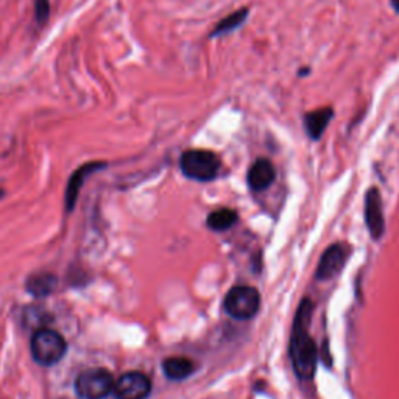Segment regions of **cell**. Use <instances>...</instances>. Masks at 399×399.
<instances>
[{
    "label": "cell",
    "instance_id": "cell-2",
    "mask_svg": "<svg viewBox=\"0 0 399 399\" xmlns=\"http://www.w3.org/2000/svg\"><path fill=\"white\" fill-rule=\"evenodd\" d=\"M181 170L195 181H211L220 172V159L209 150H187L181 155Z\"/></svg>",
    "mask_w": 399,
    "mask_h": 399
},
{
    "label": "cell",
    "instance_id": "cell-11",
    "mask_svg": "<svg viewBox=\"0 0 399 399\" xmlns=\"http://www.w3.org/2000/svg\"><path fill=\"white\" fill-rule=\"evenodd\" d=\"M103 165H105L103 163L84 164L83 167H80V169L74 173V175H72V178L69 181V186H68V192H66V208H68V211H70V209L74 208L80 189H82V186H83V181L88 178L92 172L101 169V167H103Z\"/></svg>",
    "mask_w": 399,
    "mask_h": 399
},
{
    "label": "cell",
    "instance_id": "cell-9",
    "mask_svg": "<svg viewBox=\"0 0 399 399\" xmlns=\"http://www.w3.org/2000/svg\"><path fill=\"white\" fill-rule=\"evenodd\" d=\"M274 177H277V172H274L273 164L268 159L260 158L250 167L246 179H248V184L253 191L260 192L265 191L273 183Z\"/></svg>",
    "mask_w": 399,
    "mask_h": 399
},
{
    "label": "cell",
    "instance_id": "cell-16",
    "mask_svg": "<svg viewBox=\"0 0 399 399\" xmlns=\"http://www.w3.org/2000/svg\"><path fill=\"white\" fill-rule=\"evenodd\" d=\"M34 20L39 25H44L50 16V2L49 0H34Z\"/></svg>",
    "mask_w": 399,
    "mask_h": 399
},
{
    "label": "cell",
    "instance_id": "cell-10",
    "mask_svg": "<svg viewBox=\"0 0 399 399\" xmlns=\"http://www.w3.org/2000/svg\"><path fill=\"white\" fill-rule=\"evenodd\" d=\"M332 118H334V110L329 106L310 111L304 115V129H306V133L312 141L320 139L324 133V129L328 128Z\"/></svg>",
    "mask_w": 399,
    "mask_h": 399
},
{
    "label": "cell",
    "instance_id": "cell-8",
    "mask_svg": "<svg viewBox=\"0 0 399 399\" xmlns=\"http://www.w3.org/2000/svg\"><path fill=\"white\" fill-rule=\"evenodd\" d=\"M346 260V250L343 245L336 243L329 246L328 250L323 253V256L320 259V264L317 268V278L318 279H329L336 274L340 273Z\"/></svg>",
    "mask_w": 399,
    "mask_h": 399
},
{
    "label": "cell",
    "instance_id": "cell-6",
    "mask_svg": "<svg viewBox=\"0 0 399 399\" xmlns=\"http://www.w3.org/2000/svg\"><path fill=\"white\" fill-rule=\"evenodd\" d=\"M151 391V382L141 372H129L114 382L113 393L115 399H147Z\"/></svg>",
    "mask_w": 399,
    "mask_h": 399
},
{
    "label": "cell",
    "instance_id": "cell-17",
    "mask_svg": "<svg viewBox=\"0 0 399 399\" xmlns=\"http://www.w3.org/2000/svg\"><path fill=\"white\" fill-rule=\"evenodd\" d=\"M390 4L393 6V10L399 14V0H390Z\"/></svg>",
    "mask_w": 399,
    "mask_h": 399
},
{
    "label": "cell",
    "instance_id": "cell-7",
    "mask_svg": "<svg viewBox=\"0 0 399 399\" xmlns=\"http://www.w3.org/2000/svg\"><path fill=\"white\" fill-rule=\"evenodd\" d=\"M365 222L373 239H381L386 229L382 211V198L376 187H372L365 195Z\"/></svg>",
    "mask_w": 399,
    "mask_h": 399
},
{
    "label": "cell",
    "instance_id": "cell-4",
    "mask_svg": "<svg viewBox=\"0 0 399 399\" xmlns=\"http://www.w3.org/2000/svg\"><path fill=\"white\" fill-rule=\"evenodd\" d=\"M113 374L103 368L86 369L75 382L77 393L82 399H105L113 393Z\"/></svg>",
    "mask_w": 399,
    "mask_h": 399
},
{
    "label": "cell",
    "instance_id": "cell-18",
    "mask_svg": "<svg viewBox=\"0 0 399 399\" xmlns=\"http://www.w3.org/2000/svg\"><path fill=\"white\" fill-rule=\"evenodd\" d=\"M0 197H2V191H0Z\"/></svg>",
    "mask_w": 399,
    "mask_h": 399
},
{
    "label": "cell",
    "instance_id": "cell-12",
    "mask_svg": "<svg viewBox=\"0 0 399 399\" xmlns=\"http://www.w3.org/2000/svg\"><path fill=\"white\" fill-rule=\"evenodd\" d=\"M164 374L172 381H183L194 373V362L183 355H173L163 362Z\"/></svg>",
    "mask_w": 399,
    "mask_h": 399
},
{
    "label": "cell",
    "instance_id": "cell-15",
    "mask_svg": "<svg viewBox=\"0 0 399 399\" xmlns=\"http://www.w3.org/2000/svg\"><path fill=\"white\" fill-rule=\"evenodd\" d=\"M27 287L36 296H46L53 292V289L56 287V278L53 274L39 273L36 274V277L30 278Z\"/></svg>",
    "mask_w": 399,
    "mask_h": 399
},
{
    "label": "cell",
    "instance_id": "cell-13",
    "mask_svg": "<svg viewBox=\"0 0 399 399\" xmlns=\"http://www.w3.org/2000/svg\"><path fill=\"white\" fill-rule=\"evenodd\" d=\"M248 13H250L248 8H241L228 14V16L223 18L220 23H217L214 30L211 32V38H220V36L236 32L237 28H241L243 25L246 18H248Z\"/></svg>",
    "mask_w": 399,
    "mask_h": 399
},
{
    "label": "cell",
    "instance_id": "cell-14",
    "mask_svg": "<svg viewBox=\"0 0 399 399\" xmlns=\"http://www.w3.org/2000/svg\"><path fill=\"white\" fill-rule=\"evenodd\" d=\"M237 213L233 209H217L208 217V227L214 231H224L237 223Z\"/></svg>",
    "mask_w": 399,
    "mask_h": 399
},
{
    "label": "cell",
    "instance_id": "cell-5",
    "mask_svg": "<svg viewBox=\"0 0 399 399\" xmlns=\"http://www.w3.org/2000/svg\"><path fill=\"white\" fill-rule=\"evenodd\" d=\"M260 296L255 287L237 286L228 292L224 298V310L237 320H250L258 314Z\"/></svg>",
    "mask_w": 399,
    "mask_h": 399
},
{
    "label": "cell",
    "instance_id": "cell-3",
    "mask_svg": "<svg viewBox=\"0 0 399 399\" xmlns=\"http://www.w3.org/2000/svg\"><path fill=\"white\" fill-rule=\"evenodd\" d=\"M32 355L39 365L52 367L58 364L66 354L68 345L56 331L52 329H39L34 332L32 338Z\"/></svg>",
    "mask_w": 399,
    "mask_h": 399
},
{
    "label": "cell",
    "instance_id": "cell-1",
    "mask_svg": "<svg viewBox=\"0 0 399 399\" xmlns=\"http://www.w3.org/2000/svg\"><path fill=\"white\" fill-rule=\"evenodd\" d=\"M312 317V303L304 300L298 308L293 323L292 340H290V359L296 374L303 379H309L314 376L317 367L318 350L314 340L309 336V323Z\"/></svg>",
    "mask_w": 399,
    "mask_h": 399
}]
</instances>
